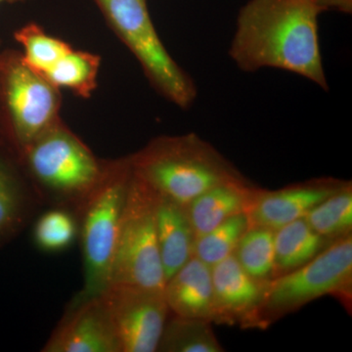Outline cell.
<instances>
[{
  "label": "cell",
  "instance_id": "obj_18",
  "mask_svg": "<svg viewBox=\"0 0 352 352\" xmlns=\"http://www.w3.org/2000/svg\"><path fill=\"white\" fill-rule=\"evenodd\" d=\"M210 322L173 315L166 321L157 351L222 352Z\"/></svg>",
  "mask_w": 352,
  "mask_h": 352
},
{
  "label": "cell",
  "instance_id": "obj_1",
  "mask_svg": "<svg viewBox=\"0 0 352 352\" xmlns=\"http://www.w3.org/2000/svg\"><path fill=\"white\" fill-rule=\"evenodd\" d=\"M314 0H250L241 8L229 55L254 73L283 69L328 90Z\"/></svg>",
  "mask_w": 352,
  "mask_h": 352
},
{
  "label": "cell",
  "instance_id": "obj_12",
  "mask_svg": "<svg viewBox=\"0 0 352 352\" xmlns=\"http://www.w3.org/2000/svg\"><path fill=\"white\" fill-rule=\"evenodd\" d=\"M44 352H120L112 321L100 296L74 300Z\"/></svg>",
  "mask_w": 352,
  "mask_h": 352
},
{
  "label": "cell",
  "instance_id": "obj_25",
  "mask_svg": "<svg viewBox=\"0 0 352 352\" xmlns=\"http://www.w3.org/2000/svg\"><path fill=\"white\" fill-rule=\"evenodd\" d=\"M321 12L326 10H337L340 12L351 13L352 0H314Z\"/></svg>",
  "mask_w": 352,
  "mask_h": 352
},
{
  "label": "cell",
  "instance_id": "obj_3",
  "mask_svg": "<svg viewBox=\"0 0 352 352\" xmlns=\"http://www.w3.org/2000/svg\"><path fill=\"white\" fill-rule=\"evenodd\" d=\"M131 168L129 157L109 164L100 185L80 208L85 283L75 300L98 298L110 286Z\"/></svg>",
  "mask_w": 352,
  "mask_h": 352
},
{
  "label": "cell",
  "instance_id": "obj_26",
  "mask_svg": "<svg viewBox=\"0 0 352 352\" xmlns=\"http://www.w3.org/2000/svg\"><path fill=\"white\" fill-rule=\"evenodd\" d=\"M13 1H19V0H0V3H2V2H13Z\"/></svg>",
  "mask_w": 352,
  "mask_h": 352
},
{
  "label": "cell",
  "instance_id": "obj_11",
  "mask_svg": "<svg viewBox=\"0 0 352 352\" xmlns=\"http://www.w3.org/2000/svg\"><path fill=\"white\" fill-rule=\"evenodd\" d=\"M212 288L217 324L258 327V315L270 281L251 276L229 256L212 267Z\"/></svg>",
  "mask_w": 352,
  "mask_h": 352
},
{
  "label": "cell",
  "instance_id": "obj_23",
  "mask_svg": "<svg viewBox=\"0 0 352 352\" xmlns=\"http://www.w3.org/2000/svg\"><path fill=\"white\" fill-rule=\"evenodd\" d=\"M27 198L12 171L0 160V240L18 230L25 219Z\"/></svg>",
  "mask_w": 352,
  "mask_h": 352
},
{
  "label": "cell",
  "instance_id": "obj_6",
  "mask_svg": "<svg viewBox=\"0 0 352 352\" xmlns=\"http://www.w3.org/2000/svg\"><path fill=\"white\" fill-rule=\"evenodd\" d=\"M157 194L132 173L122 208L110 285L164 291L156 227Z\"/></svg>",
  "mask_w": 352,
  "mask_h": 352
},
{
  "label": "cell",
  "instance_id": "obj_16",
  "mask_svg": "<svg viewBox=\"0 0 352 352\" xmlns=\"http://www.w3.org/2000/svg\"><path fill=\"white\" fill-rule=\"evenodd\" d=\"M331 243L308 224L305 217L275 230L274 277L300 267Z\"/></svg>",
  "mask_w": 352,
  "mask_h": 352
},
{
  "label": "cell",
  "instance_id": "obj_4",
  "mask_svg": "<svg viewBox=\"0 0 352 352\" xmlns=\"http://www.w3.org/2000/svg\"><path fill=\"white\" fill-rule=\"evenodd\" d=\"M23 150L39 184L57 201L76 208H82L107 173L109 164H102L61 122Z\"/></svg>",
  "mask_w": 352,
  "mask_h": 352
},
{
  "label": "cell",
  "instance_id": "obj_15",
  "mask_svg": "<svg viewBox=\"0 0 352 352\" xmlns=\"http://www.w3.org/2000/svg\"><path fill=\"white\" fill-rule=\"evenodd\" d=\"M256 189L245 179L219 185L197 197L185 207L196 238L231 217L245 214Z\"/></svg>",
  "mask_w": 352,
  "mask_h": 352
},
{
  "label": "cell",
  "instance_id": "obj_5",
  "mask_svg": "<svg viewBox=\"0 0 352 352\" xmlns=\"http://www.w3.org/2000/svg\"><path fill=\"white\" fill-rule=\"evenodd\" d=\"M351 233L333 241L300 267L270 280L259 310L258 327L270 325L322 296L351 300Z\"/></svg>",
  "mask_w": 352,
  "mask_h": 352
},
{
  "label": "cell",
  "instance_id": "obj_24",
  "mask_svg": "<svg viewBox=\"0 0 352 352\" xmlns=\"http://www.w3.org/2000/svg\"><path fill=\"white\" fill-rule=\"evenodd\" d=\"M78 226L75 217L64 210H51L41 215L34 226L36 244L46 252L67 249L76 239Z\"/></svg>",
  "mask_w": 352,
  "mask_h": 352
},
{
  "label": "cell",
  "instance_id": "obj_22",
  "mask_svg": "<svg viewBox=\"0 0 352 352\" xmlns=\"http://www.w3.org/2000/svg\"><path fill=\"white\" fill-rule=\"evenodd\" d=\"M247 214H241L196 238L194 256L210 267L234 254L241 238L249 228Z\"/></svg>",
  "mask_w": 352,
  "mask_h": 352
},
{
  "label": "cell",
  "instance_id": "obj_8",
  "mask_svg": "<svg viewBox=\"0 0 352 352\" xmlns=\"http://www.w3.org/2000/svg\"><path fill=\"white\" fill-rule=\"evenodd\" d=\"M2 78L14 134L24 148L60 122L58 88L19 56L8 58Z\"/></svg>",
  "mask_w": 352,
  "mask_h": 352
},
{
  "label": "cell",
  "instance_id": "obj_21",
  "mask_svg": "<svg viewBox=\"0 0 352 352\" xmlns=\"http://www.w3.org/2000/svg\"><path fill=\"white\" fill-rule=\"evenodd\" d=\"M15 38L24 50V55L21 56L23 62L43 76L72 48L61 39L46 34L34 23L18 30Z\"/></svg>",
  "mask_w": 352,
  "mask_h": 352
},
{
  "label": "cell",
  "instance_id": "obj_2",
  "mask_svg": "<svg viewBox=\"0 0 352 352\" xmlns=\"http://www.w3.org/2000/svg\"><path fill=\"white\" fill-rule=\"evenodd\" d=\"M132 173L157 196L183 207L208 190L244 175L195 133L162 136L129 157Z\"/></svg>",
  "mask_w": 352,
  "mask_h": 352
},
{
  "label": "cell",
  "instance_id": "obj_13",
  "mask_svg": "<svg viewBox=\"0 0 352 352\" xmlns=\"http://www.w3.org/2000/svg\"><path fill=\"white\" fill-rule=\"evenodd\" d=\"M164 295L175 316L214 323L212 267L195 256L166 280Z\"/></svg>",
  "mask_w": 352,
  "mask_h": 352
},
{
  "label": "cell",
  "instance_id": "obj_19",
  "mask_svg": "<svg viewBox=\"0 0 352 352\" xmlns=\"http://www.w3.org/2000/svg\"><path fill=\"white\" fill-rule=\"evenodd\" d=\"M308 224L328 242L349 235L352 230V187L349 182L315 206L305 215Z\"/></svg>",
  "mask_w": 352,
  "mask_h": 352
},
{
  "label": "cell",
  "instance_id": "obj_10",
  "mask_svg": "<svg viewBox=\"0 0 352 352\" xmlns=\"http://www.w3.org/2000/svg\"><path fill=\"white\" fill-rule=\"evenodd\" d=\"M347 182L326 177L267 191L256 188L247 214L250 226L277 230L302 219L315 206L344 188Z\"/></svg>",
  "mask_w": 352,
  "mask_h": 352
},
{
  "label": "cell",
  "instance_id": "obj_14",
  "mask_svg": "<svg viewBox=\"0 0 352 352\" xmlns=\"http://www.w3.org/2000/svg\"><path fill=\"white\" fill-rule=\"evenodd\" d=\"M156 227L160 256L166 282L193 258L196 234L186 208L157 195Z\"/></svg>",
  "mask_w": 352,
  "mask_h": 352
},
{
  "label": "cell",
  "instance_id": "obj_17",
  "mask_svg": "<svg viewBox=\"0 0 352 352\" xmlns=\"http://www.w3.org/2000/svg\"><path fill=\"white\" fill-rule=\"evenodd\" d=\"M100 57L87 51L71 48L43 76L55 87H63L88 98L97 87Z\"/></svg>",
  "mask_w": 352,
  "mask_h": 352
},
{
  "label": "cell",
  "instance_id": "obj_20",
  "mask_svg": "<svg viewBox=\"0 0 352 352\" xmlns=\"http://www.w3.org/2000/svg\"><path fill=\"white\" fill-rule=\"evenodd\" d=\"M274 233L265 227L249 226L234 252L241 266L261 281L274 277Z\"/></svg>",
  "mask_w": 352,
  "mask_h": 352
},
{
  "label": "cell",
  "instance_id": "obj_9",
  "mask_svg": "<svg viewBox=\"0 0 352 352\" xmlns=\"http://www.w3.org/2000/svg\"><path fill=\"white\" fill-rule=\"evenodd\" d=\"M100 298L120 352L157 351L170 314L164 291L110 285Z\"/></svg>",
  "mask_w": 352,
  "mask_h": 352
},
{
  "label": "cell",
  "instance_id": "obj_7",
  "mask_svg": "<svg viewBox=\"0 0 352 352\" xmlns=\"http://www.w3.org/2000/svg\"><path fill=\"white\" fill-rule=\"evenodd\" d=\"M120 39L133 53L148 80L168 101L189 108L197 87L176 63L153 24L146 0H95Z\"/></svg>",
  "mask_w": 352,
  "mask_h": 352
}]
</instances>
